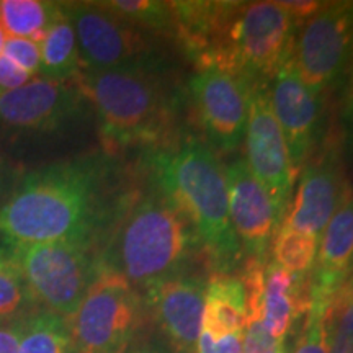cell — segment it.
<instances>
[{
    "label": "cell",
    "mask_w": 353,
    "mask_h": 353,
    "mask_svg": "<svg viewBox=\"0 0 353 353\" xmlns=\"http://www.w3.org/2000/svg\"><path fill=\"white\" fill-rule=\"evenodd\" d=\"M17 180H19V174H17L12 164H8L6 159L0 156V205L8 196V193L12 192Z\"/></svg>",
    "instance_id": "34"
},
{
    "label": "cell",
    "mask_w": 353,
    "mask_h": 353,
    "mask_svg": "<svg viewBox=\"0 0 353 353\" xmlns=\"http://www.w3.org/2000/svg\"><path fill=\"white\" fill-rule=\"evenodd\" d=\"M319 97L298 76L291 59L276 72L270 82L273 113L283 132L294 174L303 170L304 161L314 143Z\"/></svg>",
    "instance_id": "14"
},
{
    "label": "cell",
    "mask_w": 353,
    "mask_h": 353,
    "mask_svg": "<svg viewBox=\"0 0 353 353\" xmlns=\"http://www.w3.org/2000/svg\"><path fill=\"white\" fill-rule=\"evenodd\" d=\"M32 79L33 77L30 74H26L23 69H20L7 56H0V95L23 87Z\"/></svg>",
    "instance_id": "31"
},
{
    "label": "cell",
    "mask_w": 353,
    "mask_h": 353,
    "mask_svg": "<svg viewBox=\"0 0 353 353\" xmlns=\"http://www.w3.org/2000/svg\"><path fill=\"white\" fill-rule=\"evenodd\" d=\"M151 182L190 219L213 273H234L242 255L229 218L226 170L201 141L185 138L145 159Z\"/></svg>",
    "instance_id": "3"
},
{
    "label": "cell",
    "mask_w": 353,
    "mask_h": 353,
    "mask_svg": "<svg viewBox=\"0 0 353 353\" xmlns=\"http://www.w3.org/2000/svg\"><path fill=\"white\" fill-rule=\"evenodd\" d=\"M206 283L208 276L195 268L159 281L141 293L149 322L175 353H195L203 324Z\"/></svg>",
    "instance_id": "12"
},
{
    "label": "cell",
    "mask_w": 353,
    "mask_h": 353,
    "mask_svg": "<svg viewBox=\"0 0 353 353\" xmlns=\"http://www.w3.org/2000/svg\"><path fill=\"white\" fill-rule=\"evenodd\" d=\"M28 316L0 321V353H19Z\"/></svg>",
    "instance_id": "30"
},
{
    "label": "cell",
    "mask_w": 353,
    "mask_h": 353,
    "mask_svg": "<svg viewBox=\"0 0 353 353\" xmlns=\"http://www.w3.org/2000/svg\"><path fill=\"white\" fill-rule=\"evenodd\" d=\"M345 123H347V131L353 143V70H352V82H350V90H348V99H347V107H345Z\"/></svg>",
    "instance_id": "35"
},
{
    "label": "cell",
    "mask_w": 353,
    "mask_h": 353,
    "mask_svg": "<svg viewBox=\"0 0 353 353\" xmlns=\"http://www.w3.org/2000/svg\"><path fill=\"white\" fill-rule=\"evenodd\" d=\"M309 306V278L286 272L268 260L265 265L260 301V316L265 330L276 341L286 342L294 325L306 319Z\"/></svg>",
    "instance_id": "16"
},
{
    "label": "cell",
    "mask_w": 353,
    "mask_h": 353,
    "mask_svg": "<svg viewBox=\"0 0 353 353\" xmlns=\"http://www.w3.org/2000/svg\"><path fill=\"white\" fill-rule=\"evenodd\" d=\"M76 81L95 110L105 152L159 145L170 132L176 95L165 79V64L81 72Z\"/></svg>",
    "instance_id": "4"
},
{
    "label": "cell",
    "mask_w": 353,
    "mask_h": 353,
    "mask_svg": "<svg viewBox=\"0 0 353 353\" xmlns=\"http://www.w3.org/2000/svg\"><path fill=\"white\" fill-rule=\"evenodd\" d=\"M72 353H99V352H79V350H74V348H72ZM110 353H125V352H110Z\"/></svg>",
    "instance_id": "37"
},
{
    "label": "cell",
    "mask_w": 353,
    "mask_h": 353,
    "mask_svg": "<svg viewBox=\"0 0 353 353\" xmlns=\"http://www.w3.org/2000/svg\"><path fill=\"white\" fill-rule=\"evenodd\" d=\"M311 294V293H309ZM329 299L311 294V306L291 353H329L325 339V307Z\"/></svg>",
    "instance_id": "26"
},
{
    "label": "cell",
    "mask_w": 353,
    "mask_h": 353,
    "mask_svg": "<svg viewBox=\"0 0 353 353\" xmlns=\"http://www.w3.org/2000/svg\"><path fill=\"white\" fill-rule=\"evenodd\" d=\"M353 272V198L343 203L322 232L309 293L330 298Z\"/></svg>",
    "instance_id": "17"
},
{
    "label": "cell",
    "mask_w": 353,
    "mask_h": 353,
    "mask_svg": "<svg viewBox=\"0 0 353 353\" xmlns=\"http://www.w3.org/2000/svg\"><path fill=\"white\" fill-rule=\"evenodd\" d=\"M353 51V2L324 3L298 30L291 63L317 95L341 77Z\"/></svg>",
    "instance_id": "8"
},
{
    "label": "cell",
    "mask_w": 353,
    "mask_h": 353,
    "mask_svg": "<svg viewBox=\"0 0 353 353\" xmlns=\"http://www.w3.org/2000/svg\"><path fill=\"white\" fill-rule=\"evenodd\" d=\"M41 50V69L39 77L57 82L76 81L81 76V57H79L77 38L74 26L64 8L52 23L50 32L39 43Z\"/></svg>",
    "instance_id": "19"
},
{
    "label": "cell",
    "mask_w": 353,
    "mask_h": 353,
    "mask_svg": "<svg viewBox=\"0 0 353 353\" xmlns=\"http://www.w3.org/2000/svg\"><path fill=\"white\" fill-rule=\"evenodd\" d=\"M229 218L244 259L268 262L272 241L281 219L273 203L245 159H237L226 169Z\"/></svg>",
    "instance_id": "13"
},
{
    "label": "cell",
    "mask_w": 353,
    "mask_h": 353,
    "mask_svg": "<svg viewBox=\"0 0 353 353\" xmlns=\"http://www.w3.org/2000/svg\"><path fill=\"white\" fill-rule=\"evenodd\" d=\"M113 154L92 152L19 176L0 205L3 245L83 241L103 245L134 192Z\"/></svg>",
    "instance_id": "1"
},
{
    "label": "cell",
    "mask_w": 353,
    "mask_h": 353,
    "mask_svg": "<svg viewBox=\"0 0 353 353\" xmlns=\"http://www.w3.org/2000/svg\"><path fill=\"white\" fill-rule=\"evenodd\" d=\"M245 162L255 179L267 190L278 218L283 223L296 179L283 132L273 113L270 83L252 88L245 130Z\"/></svg>",
    "instance_id": "9"
},
{
    "label": "cell",
    "mask_w": 353,
    "mask_h": 353,
    "mask_svg": "<svg viewBox=\"0 0 353 353\" xmlns=\"http://www.w3.org/2000/svg\"><path fill=\"white\" fill-rule=\"evenodd\" d=\"M205 254L190 219L151 182L134 188L100 250V268L139 293L179 273L195 270Z\"/></svg>",
    "instance_id": "2"
},
{
    "label": "cell",
    "mask_w": 353,
    "mask_h": 353,
    "mask_svg": "<svg viewBox=\"0 0 353 353\" xmlns=\"http://www.w3.org/2000/svg\"><path fill=\"white\" fill-rule=\"evenodd\" d=\"M247 321V294L239 273H211L206 283L201 332L211 337L242 334Z\"/></svg>",
    "instance_id": "18"
},
{
    "label": "cell",
    "mask_w": 353,
    "mask_h": 353,
    "mask_svg": "<svg viewBox=\"0 0 353 353\" xmlns=\"http://www.w3.org/2000/svg\"><path fill=\"white\" fill-rule=\"evenodd\" d=\"M252 85L221 69H200L190 81V97L208 143L232 152L245 138Z\"/></svg>",
    "instance_id": "10"
},
{
    "label": "cell",
    "mask_w": 353,
    "mask_h": 353,
    "mask_svg": "<svg viewBox=\"0 0 353 353\" xmlns=\"http://www.w3.org/2000/svg\"><path fill=\"white\" fill-rule=\"evenodd\" d=\"M19 262L34 304L69 319L101 272L100 247L83 241H52L8 247Z\"/></svg>",
    "instance_id": "5"
},
{
    "label": "cell",
    "mask_w": 353,
    "mask_h": 353,
    "mask_svg": "<svg viewBox=\"0 0 353 353\" xmlns=\"http://www.w3.org/2000/svg\"><path fill=\"white\" fill-rule=\"evenodd\" d=\"M195 353H244V332L211 337L200 332Z\"/></svg>",
    "instance_id": "29"
},
{
    "label": "cell",
    "mask_w": 353,
    "mask_h": 353,
    "mask_svg": "<svg viewBox=\"0 0 353 353\" xmlns=\"http://www.w3.org/2000/svg\"><path fill=\"white\" fill-rule=\"evenodd\" d=\"M19 353H72L68 319L43 309L32 312L26 319Z\"/></svg>",
    "instance_id": "21"
},
{
    "label": "cell",
    "mask_w": 353,
    "mask_h": 353,
    "mask_svg": "<svg viewBox=\"0 0 353 353\" xmlns=\"http://www.w3.org/2000/svg\"><path fill=\"white\" fill-rule=\"evenodd\" d=\"M77 38L82 72L165 64L156 34L118 19L99 2H64Z\"/></svg>",
    "instance_id": "7"
},
{
    "label": "cell",
    "mask_w": 353,
    "mask_h": 353,
    "mask_svg": "<svg viewBox=\"0 0 353 353\" xmlns=\"http://www.w3.org/2000/svg\"><path fill=\"white\" fill-rule=\"evenodd\" d=\"M72 348L79 352H125L145 330L143 294L117 273L101 270L68 319Z\"/></svg>",
    "instance_id": "6"
},
{
    "label": "cell",
    "mask_w": 353,
    "mask_h": 353,
    "mask_svg": "<svg viewBox=\"0 0 353 353\" xmlns=\"http://www.w3.org/2000/svg\"><path fill=\"white\" fill-rule=\"evenodd\" d=\"M7 41V33L6 30H3L2 23H0V56H2V51H3V44Z\"/></svg>",
    "instance_id": "36"
},
{
    "label": "cell",
    "mask_w": 353,
    "mask_h": 353,
    "mask_svg": "<svg viewBox=\"0 0 353 353\" xmlns=\"http://www.w3.org/2000/svg\"><path fill=\"white\" fill-rule=\"evenodd\" d=\"M324 322L329 353H353V272L329 298Z\"/></svg>",
    "instance_id": "25"
},
{
    "label": "cell",
    "mask_w": 353,
    "mask_h": 353,
    "mask_svg": "<svg viewBox=\"0 0 353 353\" xmlns=\"http://www.w3.org/2000/svg\"><path fill=\"white\" fill-rule=\"evenodd\" d=\"M85 105L77 81L34 77L0 95V130L17 136L56 132L77 120Z\"/></svg>",
    "instance_id": "11"
},
{
    "label": "cell",
    "mask_w": 353,
    "mask_h": 353,
    "mask_svg": "<svg viewBox=\"0 0 353 353\" xmlns=\"http://www.w3.org/2000/svg\"><path fill=\"white\" fill-rule=\"evenodd\" d=\"M244 353H288V350L286 342L276 341L265 330L262 317L252 316L244 330Z\"/></svg>",
    "instance_id": "28"
},
{
    "label": "cell",
    "mask_w": 353,
    "mask_h": 353,
    "mask_svg": "<svg viewBox=\"0 0 353 353\" xmlns=\"http://www.w3.org/2000/svg\"><path fill=\"white\" fill-rule=\"evenodd\" d=\"M63 12V2L0 0V23L7 37L41 43Z\"/></svg>",
    "instance_id": "20"
},
{
    "label": "cell",
    "mask_w": 353,
    "mask_h": 353,
    "mask_svg": "<svg viewBox=\"0 0 353 353\" xmlns=\"http://www.w3.org/2000/svg\"><path fill=\"white\" fill-rule=\"evenodd\" d=\"M283 223L294 231L321 239L329 221L345 203L343 176L334 156H325L301 170Z\"/></svg>",
    "instance_id": "15"
},
{
    "label": "cell",
    "mask_w": 353,
    "mask_h": 353,
    "mask_svg": "<svg viewBox=\"0 0 353 353\" xmlns=\"http://www.w3.org/2000/svg\"><path fill=\"white\" fill-rule=\"evenodd\" d=\"M280 6L290 13L291 19L296 21V25L299 26L303 21L306 23L311 17H314L324 3L311 2V0H299V2H294L293 0V2H280Z\"/></svg>",
    "instance_id": "33"
},
{
    "label": "cell",
    "mask_w": 353,
    "mask_h": 353,
    "mask_svg": "<svg viewBox=\"0 0 353 353\" xmlns=\"http://www.w3.org/2000/svg\"><path fill=\"white\" fill-rule=\"evenodd\" d=\"M118 19L151 34L175 37V17L172 2L159 0H107L99 2Z\"/></svg>",
    "instance_id": "22"
},
{
    "label": "cell",
    "mask_w": 353,
    "mask_h": 353,
    "mask_svg": "<svg viewBox=\"0 0 353 353\" xmlns=\"http://www.w3.org/2000/svg\"><path fill=\"white\" fill-rule=\"evenodd\" d=\"M38 311L28 286L17 262L15 255L7 245L0 247V321L28 316Z\"/></svg>",
    "instance_id": "24"
},
{
    "label": "cell",
    "mask_w": 353,
    "mask_h": 353,
    "mask_svg": "<svg viewBox=\"0 0 353 353\" xmlns=\"http://www.w3.org/2000/svg\"><path fill=\"white\" fill-rule=\"evenodd\" d=\"M3 56L13 61L20 69L30 74L33 79L39 77V69H41V50L39 44L23 38H10L3 44Z\"/></svg>",
    "instance_id": "27"
},
{
    "label": "cell",
    "mask_w": 353,
    "mask_h": 353,
    "mask_svg": "<svg viewBox=\"0 0 353 353\" xmlns=\"http://www.w3.org/2000/svg\"><path fill=\"white\" fill-rule=\"evenodd\" d=\"M125 353H175L172 347L156 330H144L143 334L126 348Z\"/></svg>",
    "instance_id": "32"
},
{
    "label": "cell",
    "mask_w": 353,
    "mask_h": 353,
    "mask_svg": "<svg viewBox=\"0 0 353 353\" xmlns=\"http://www.w3.org/2000/svg\"><path fill=\"white\" fill-rule=\"evenodd\" d=\"M319 239L280 224L272 241L270 262L299 276H307L314 267Z\"/></svg>",
    "instance_id": "23"
}]
</instances>
